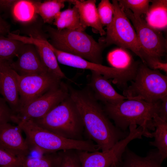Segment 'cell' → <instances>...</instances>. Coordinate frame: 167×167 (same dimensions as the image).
<instances>
[{
    "mask_svg": "<svg viewBox=\"0 0 167 167\" xmlns=\"http://www.w3.org/2000/svg\"><path fill=\"white\" fill-rule=\"evenodd\" d=\"M69 95L74 101L81 117L84 130L89 139L105 152L129 132L123 131L114 126L88 89H75L68 86Z\"/></svg>",
    "mask_w": 167,
    "mask_h": 167,
    "instance_id": "6da1fadb",
    "label": "cell"
},
{
    "mask_svg": "<svg viewBox=\"0 0 167 167\" xmlns=\"http://www.w3.org/2000/svg\"><path fill=\"white\" fill-rule=\"evenodd\" d=\"M161 102V100L151 103L128 99L115 104L105 103L103 109L118 129L126 131L130 125H138L142 128L145 137L152 138L150 131L155 130L153 118L155 113L158 114Z\"/></svg>",
    "mask_w": 167,
    "mask_h": 167,
    "instance_id": "7a4b0ae2",
    "label": "cell"
},
{
    "mask_svg": "<svg viewBox=\"0 0 167 167\" xmlns=\"http://www.w3.org/2000/svg\"><path fill=\"white\" fill-rule=\"evenodd\" d=\"M26 135L25 140L30 151L41 155L67 150L93 152L98 146L90 139L76 140L66 138L40 126L31 119L15 122Z\"/></svg>",
    "mask_w": 167,
    "mask_h": 167,
    "instance_id": "3957f363",
    "label": "cell"
},
{
    "mask_svg": "<svg viewBox=\"0 0 167 167\" xmlns=\"http://www.w3.org/2000/svg\"><path fill=\"white\" fill-rule=\"evenodd\" d=\"M50 44L57 49L76 55L92 62L102 64L104 45L84 31L58 30L48 27Z\"/></svg>",
    "mask_w": 167,
    "mask_h": 167,
    "instance_id": "277c9868",
    "label": "cell"
},
{
    "mask_svg": "<svg viewBox=\"0 0 167 167\" xmlns=\"http://www.w3.org/2000/svg\"><path fill=\"white\" fill-rule=\"evenodd\" d=\"M32 120L42 128L65 138L85 140L82 119L69 95L43 117Z\"/></svg>",
    "mask_w": 167,
    "mask_h": 167,
    "instance_id": "5b68a950",
    "label": "cell"
},
{
    "mask_svg": "<svg viewBox=\"0 0 167 167\" xmlns=\"http://www.w3.org/2000/svg\"><path fill=\"white\" fill-rule=\"evenodd\" d=\"M131 85L123 91L128 99L153 103L167 96V76L139 62Z\"/></svg>",
    "mask_w": 167,
    "mask_h": 167,
    "instance_id": "8992f818",
    "label": "cell"
},
{
    "mask_svg": "<svg viewBox=\"0 0 167 167\" xmlns=\"http://www.w3.org/2000/svg\"><path fill=\"white\" fill-rule=\"evenodd\" d=\"M114 13L113 20L106 27V36L99 39V42L105 48L112 45L129 49L141 59V47L133 26L118 0H113Z\"/></svg>",
    "mask_w": 167,
    "mask_h": 167,
    "instance_id": "52a82bcc",
    "label": "cell"
},
{
    "mask_svg": "<svg viewBox=\"0 0 167 167\" xmlns=\"http://www.w3.org/2000/svg\"><path fill=\"white\" fill-rule=\"evenodd\" d=\"M133 24L141 47L142 62L150 60L161 61L167 52V41L160 30L149 26L141 17L135 16L128 9H123Z\"/></svg>",
    "mask_w": 167,
    "mask_h": 167,
    "instance_id": "ba28073f",
    "label": "cell"
},
{
    "mask_svg": "<svg viewBox=\"0 0 167 167\" xmlns=\"http://www.w3.org/2000/svg\"><path fill=\"white\" fill-rule=\"evenodd\" d=\"M128 135L105 152H90L77 150L81 167H109L114 164L119 167L122 154L129 143L135 139H141L143 135L142 129L135 125L129 126Z\"/></svg>",
    "mask_w": 167,
    "mask_h": 167,
    "instance_id": "9c48e42d",
    "label": "cell"
},
{
    "mask_svg": "<svg viewBox=\"0 0 167 167\" xmlns=\"http://www.w3.org/2000/svg\"><path fill=\"white\" fill-rule=\"evenodd\" d=\"M47 43L54 53L58 62L61 64L97 72L108 79H113L114 84L124 88L127 87V82L133 78L134 74L132 72L92 62L79 56L58 50L48 41Z\"/></svg>",
    "mask_w": 167,
    "mask_h": 167,
    "instance_id": "30bf717a",
    "label": "cell"
},
{
    "mask_svg": "<svg viewBox=\"0 0 167 167\" xmlns=\"http://www.w3.org/2000/svg\"><path fill=\"white\" fill-rule=\"evenodd\" d=\"M69 95L68 86L62 81L43 95L21 107L14 115L12 122L40 118Z\"/></svg>",
    "mask_w": 167,
    "mask_h": 167,
    "instance_id": "8fae6325",
    "label": "cell"
},
{
    "mask_svg": "<svg viewBox=\"0 0 167 167\" xmlns=\"http://www.w3.org/2000/svg\"><path fill=\"white\" fill-rule=\"evenodd\" d=\"M16 77L19 97V109L62 82L61 79L49 72L24 76L16 73Z\"/></svg>",
    "mask_w": 167,
    "mask_h": 167,
    "instance_id": "7c38bea8",
    "label": "cell"
},
{
    "mask_svg": "<svg viewBox=\"0 0 167 167\" xmlns=\"http://www.w3.org/2000/svg\"><path fill=\"white\" fill-rule=\"evenodd\" d=\"M8 37L19 41L24 44L34 45L38 51L42 62L49 72L61 79H69L59 67L54 53L47 44V40L42 34L35 31L30 33L28 36L9 32Z\"/></svg>",
    "mask_w": 167,
    "mask_h": 167,
    "instance_id": "4fadbf2b",
    "label": "cell"
},
{
    "mask_svg": "<svg viewBox=\"0 0 167 167\" xmlns=\"http://www.w3.org/2000/svg\"><path fill=\"white\" fill-rule=\"evenodd\" d=\"M16 57V60L11 61L10 63L12 69L20 75L39 74L49 72L33 45L24 43Z\"/></svg>",
    "mask_w": 167,
    "mask_h": 167,
    "instance_id": "5bb4252c",
    "label": "cell"
},
{
    "mask_svg": "<svg viewBox=\"0 0 167 167\" xmlns=\"http://www.w3.org/2000/svg\"><path fill=\"white\" fill-rule=\"evenodd\" d=\"M19 127L9 122L0 126V148L10 154L23 158L31 151Z\"/></svg>",
    "mask_w": 167,
    "mask_h": 167,
    "instance_id": "9a60e30c",
    "label": "cell"
},
{
    "mask_svg": "<svg viewBox=\"0 0 167 167\" xmlns=\"http://www.w3.org/2000/svg\"><path fill=\"white\" fill-rule=\"evenodd\" d=\"M10 62L0 60V94L14 115L19 109V97L16 72L11 66Z\"/></svg>",
    "mask_w": 167,
    "mask_h": 167,
    "instance_id": "2e32d148",
    "label": "cell"
},
{
    "mask_svg": "<svg viewBox=\"0 0 167 167\" xmlns=\"http://www.w3.org/2000/svg\"><path fill=\"white\" fill-rule=\"evenodd\" d=\"M91 73L88 86L97 101L104 104H115L128 99L117 92L108 79L97 72Z\"/></svg>",
    "mask_w": 167,
    "mask_h": 167,
    "instance_id": "e0dca14e",
    "label": "cell"
},
{
    "mask_svg": "<svg viewBox=\"0 0 167 167\" xmlns=\"http://www.w3.org/2000/svg\"><path fill=\"white\" fill-rule=\"evenodd\" d=\"M95 0H71L70 3L74 4L78 9L81 26L85 29L91 27L101 36L106 34L98 14Z\"/></svg>",
    "mask_w": 167,
    "mask_h": 167,
    "instance_id": "ac0fdd59",
    "label": "cell"
},
{
    "mask_svg": "<svg viewBox=\"0 0 167 167\" xmlns=\"http://www.w3.org/2000/svg\"><path fill=\"white\" fill-rule=\"evenodd\" d=\"M161 156L157 148L151 149L145 157L136 154L127 146L122 156L119 167H164Z\"/></svg>",
    "mask_w": 167,
    "mask_h": 167,
    "instance_id": "d6986e66",
    "label": "cell"
},
{
    "mask_svg": "<svg viewBox=\"0 0 167 167\" xmlns=\"http://www.w3.org/2000/svg\"><path fill=\"white\" fill-rule=\"evenodd\" d=\"M146 21L152 27L160 30L167 27V0H151Z\"/></svg>",
    "mask_w": 167,
    "mask_h": 167,
    "instance_id": "ffe728a7",
    "label": "cell"
},
{
    "mask_svg": "<svg viewBox=\"0 0 167 167\" xmlns=\"http://www.w3.org/2000/svg\"><path fill=\"white\" fill-rule=\"evenodd\" d=\"M107 58L112 67L132 72H136L139 63L134 61L131 54L126 49L121 48L109 52Z\"/></svg>",
    "mask_w": 167,
    "mask_h": 167,
    "instance_id": "44dd1931",
    "label": "cell"
},
{
    "mask_svg": "<svg viewBox=\"0 0 167 167\" xmlns=\"http://www.w3.org/2000/svg\"><path fill=\"white\" fill-rule=\"evenodd\" d=\"M153 120L155 130L151 133L154 140L150 142L149 144L156 148L163 162L167 157V122L162 120L156 113Z\"/></svg>",
    "mask_w": 167,
    "mask_h": 167,
    "instance_id": "7402d4cb",
    "label": "cell"
},
{
    "mask_svg": "<svg viewBox=\"0 0 167 167\" xmlns=\"http://www.w3.org/2000/svg\"><path fill=\"white\" fill-rule=\"evenodd\" d=\"M57 29L79 30L84 31L81 26L78 9L75 6L72 8L60 11L56 17L54 22Z\"/></svg>",
    "mask_w": 167,
    "mask_h": 167,
    "instance_id": "603a6c76",
    "label": "cell"
},
{
    "mask_svg": "<svg viewBox=\"0 0 167 167\" xmlns=\"http://www.w3.org/2000/svg\"><path fill=\"white\" fill-rule=\"evenodd\" d=\"M35 2L36 1L16 0L11 8L12 15L14 19L24 23L33 21L37 14Z\"/></svg>",
    "mask_w": 167,
    "mask_h": 167,
    "instance_id": "cb8c5ba5",
    "label": "cell"
},
{
    "mask_svg": "<svg viewBox=\"0 0 167 167\" xmlns=\"http://www.w3.org/2000/svg\"><path fill=\"white\" fill-rule=\"evenodd\" d=\"M70 0H48L41 2L36 1V12L45 23L52 24L61 10L65 6L66 2Z\"/></svg>",
    "mask_w": 167,
    "mask_h": 167,
    "instance_id": "d4e9b609",
    "label": "cell"
},
{
    "mask_svg": "<svg viewBox=\"0 0 167 167\" xmlns=\"http://www.w3.org/2000/svg\"><path fill=\"white\" fill-rule=\"evenodd\" d=\"M59 152L23 158L21 167H57L60 160Z\"/></svg>",
    "mask_w": 167,
    "mask_h": 167,
    "instance_id": "484cf974",
    "label": "cell"
},
{
    "mask_svg": "<svg viewBox=\"0 0 167 167\" xmlns=\"http://www.w3.org/2000/svg\"><path fill=\"white\" fill-rule=\"evenodd\" d=\"M24 44L17 40L0 36V60L12 61Z\"/></svg>",
    "mask_w": 167,
    "mask_h": 167,
    "instance_id": "4316f807",
    "label": "cell"
},
{
    "mask_svg": "<svg viewBox=\"0 0 167 167\" xmlns=\"http://www.w3.org/2000/svg\"><path fill=\"white\" fill-rule=\"evenodd\" d=\"M149 0H118L120 6L123 9H128L136 17H141L148 12L149 4Z\"/></svg>",
    "mask_w": 167,
    "mask_h": 167,
    "instance_id": "83f0119b",
    "label": "cell"
},
{
    "mask_svg": "<svg viewBox=\"0 0 167 167\" xmlns=\"http://www.w3.org/2000/svg\"><path fill=\"white\" fill-rule=\"evenodd\" d=\"M97 8L102 26H108L112 22L113 16L114 9L112 3L109 0H102Z\"/></svg>",
    "mask_w": 167,
    "mask_h": 167,
    "instance_id": "f1b7e54d",
    "label": "cell"
},
{
    "mask_svg": "<svg viewBox=\"0 0 167 167\" xmlns=\"http://www.w3.org/2000/svg\"><path fill=\"white\" fill-rule=\"evenodd\" d=\"M59 152L60 158L57 167H81L77 150H67Z\"/></svg>",
    "mask_w": 167,
    "mask_h": 167,
    "instance_id": "f546056e",
    "label": "cell"
},
{
    "mask_svg": "<svg viewBox=\"0 0 167 167\" xmlns=\"http://www.w3.org/2000/svg\"><path fill=\"white\" fill-rule=\"evenodd\" d=\"M23 159L0 148V167H21Z\"/></svg>",
    "mask_w": 167,
    "mask_h": 167,
    "instance_id": "4dcf8cb0",
    "label": "cell"
},
{
    "mask_svg": "<svg viewBox=\"0 0 167 167\" xmlns=\"http://www.w3.org/2000/svg\"><path fill=\"white\" fill-rule=\"evenodd\" d=\"M14 114L3 98L0 97V126L12 121Z\"/></svg>",
    "mask_w": 167,
    "mask_h": 167,
    "instance_id": "1f68e13d",
    "label": "cell"
},
{
    "mask_svg": "<svg viewBox=\"0 0 167 167\" xmlns=\"http://www.w3.org/2000/svg\"><path fill=\"white\" fill-rule=\"evenodd\" d=\"M158 115L162 120L167 122V96L161 100Z\"/></svg>",
    "mask_w": 167,
    "mask_h": 167,
    "instance_id": "d6a6232c",
    "label": "cell"
},
{
    "mask_svg": "<svg viewBox=\"0 0 167 167\" xmlns=\"http://www.w3.org/2000/svg\"><path fill=\"white\" fill-rule=\"evenodd\" d=\"M16 0H0V6L4 8H11Z\"/></svg>",
    "mask_w": 167,
    "mask_h": 167,
    "instance_id": "836d02e7",
    "label": "cell"
},
{
    "mask_svg": "<svg viewBox=\"0 0 167 167\" xmlns=\"http://www.w3.org/2000/svg\"><path fill=\"white\" fill-rule=\"evenodd\" d=\"M0 26L9 28L8 24L0 16Z\"/></svg>",
    "mask_w": 167,
    "mask_h": 167,
    "instance_id": "e575fe53",
    "label": "cell"
},
{
    "mask_svg": "<svg viewBox=\"0 0 167 167\" xmlns=\"http://www.w3.org/2000/svg\"><path fill=\"white\" fill-rule=\"evenodd\" d=\"M8 28L0 26V34L5 33L8 31Z\"/></svg>",
    "mask_w": 167,
    "mask_h": 167,
    "instance_id": "d590c367",
    "label": "cell"
},
{
    "mask_svg": "<svg viewBox=\"0 0 167 167\" xmlns=\"http://www.w3.org/2000/svg\"><path fill=\"white\" fill-rule=\"evenodd\" d=\"M109 167H117V166L115 164H113Z\"/></svg>",
    "mask_w": 167,
    "mask_h": 167,
    "instance_id": "8d00e7d4",
    "label": "cell"
},
{
    "mask_svg": "<svg viewBox=\"0 0 167 167\" xmlns=\"http://www.w3.org/2000/svg\"><path fill=\"white\" fill-rule=\"evenodd\" d=\"M0 73H1V66H0Z\"/></svg>",
    "mask_w": 167,
    "mask_h": 167,
    "instance_id": "74e56055",
    "label": "cell"
}]
</instances>
